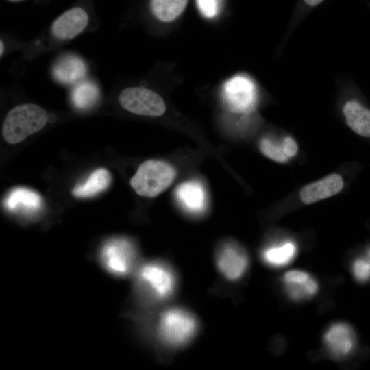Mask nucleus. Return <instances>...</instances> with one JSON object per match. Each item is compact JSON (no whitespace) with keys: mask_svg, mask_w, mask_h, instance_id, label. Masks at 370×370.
<instances>
[{"mask_svg":"<svg viewBox=\"0 0 370 370\" xmlns=\"http://www.w3.org/2000/svg\"><path fill=\"white\" fill-rule=\"evenodd\" d=\"M47 119V112L39 106L27 103L16 106L5 119L3 137L8 143H18L40 130Z\"/></svg>","mask_w":370,"mask_h":370,"instance_id":"1","label":"nucleus"},{"mask_svg":"<svg viewBox=\"0 0 370 370\" xmlns=\"http://www.w3.org/2000/svg\"><path fill=\"white\" fill-rule=\"evenodd\" d=\"M176 175L173 167L158 160H147L140 165L130 180L134 191L141 196L153 197L173 182Z\"/></svg>","mask_w":370,"mask_h":370,"instance_id":"2","label":"nucleus"},{"mask_svg":"<svg viewBox=\"0 0 370 370\" xmlns=\"http://www.w3.org/2000/svg\"><path fill=\"white\" fill-rule=\"evenodd\" d=\"M197 322L194 317L184 310L172 308L165 311L158 322V333L164 343L180 346L187 343L195 334Z\"/></svg>","mask_w":370,"mask_h":370,"instance_id":"3","label":"nucleus"},{"mask_svg":"<svg viewBox=\"0 0 370 370\" xmlns=\"http://www.w3.org/2000/svg\"><path fill=\"white\" fill-rule=\"evenodd\" d=\"M134 245L125 238H112L103 244L99 252L100 263L109 273L124 277L130 273L136 262Z\"/></svg>","mask_w":370,"mask_h":370,"instance_id":"4","label":"nucleus"},{"mask_svg":"<svg viewBox=\"0 0 370 370\" xmlns=\"http://www.w3.org/2000/svg\"><path fill=\"white\" fill-rule=\"evenodd\" d=\"M222 97L228 110L240 114L249 113L254 110L256 103V88L248 77L236 75L223 84Z\"/></svg>","mask_w":370,"mask_h":370,"instance_id":"5","label":"nucleus"},{"mask_svg":"<svg viewBox=\"0 0 370 370\" xmlns=\"http://www.w3.org/2000/svg\"><path fill=\"white\" fill-rule=\"evenodd\" d=\"M119 101L123 108L138 115L159 116L166 110L165 103L158 94L142 87L123 90Z\"/></svg>","mask_w":370,"mask_h":370,"instance_id":"6","label":"nucleus"},{"mask_svg":"<svg viewBox=\"0 0 370 370\" xmlns=\"http://www.w3.org/2000/svg\"><path fill=\"white\" fill-rule=\"evenodd\" d=\"M138 279L143 287L158 299L170 296L175 285L172 271L167 266L157 262L143 265L138 271Z\"/></svg>","mask_w":370,"mask_h":370,"instance_id":"7","label":"nucleus"},{"mask_svg":"<svg viewBox=\"0 0 370 370\" xmlns=\"http://www.w3.org/2000/svg\"><path fill=\"white\" fill-rule=\"evenodd\" d=\"M323 344L330 356L336 359L342 358L353 351L356 335L349 325L335 323L324 333Z\"/></svg>","mask_w":370,"mask_h":370,"instance_id":"8","label":"nucleus"},{"mask_svg":"<svg viewBox=\"0 0 370 370\" xmlns=\"http://www.w3.org/2000/svg\"><path fill=\"white\" fill-rule=\"evenodd\" d=\"M217 263L219 270L225 278L237 280L245 273L248 258L245 251L239 246L227 243L219 249Z\"/></svg>","mask_w":370,"mask_h":370,"instance_id":"9","label":"nucleus"},{"mask_svg":"<svg viewBox=\"0 0 370 370\" xmlns=\"http://www.w3.org/2000/svg\"><path fill=\"white\" fill-rule=\"evenodd\" d=\"M282 283L287 296L296 301L308 299L318 291L317 280L303 270L288 271L282 277Z\"/></svg>","mask_w":370,"mask_h":370,"instance_id":"10","label":"nucleus"},{"mask_svg":"<svg viewBox=\"0 0 370 370\" xmlns=\"http://www.w3.org/2000/svg\"><path fill=\"white\" fill-rule=\"evenodd\" d=\"M88 23L87 13L81 8H73L60 15L52 25V33L61 40L71 39L81 33Z\"/></svg>","mask_w":370,"mask_h":370,"instance_id":"11","label":"nucleus"},{"mask_svg":"<svg viewBox=\"0 0 370 370\" xmlns=\"http://www.w3.org/2000/svg\"><path fill=\"white\" fill-rule=\"evenodd\" d=\"M4 206L12 213L32 217L40 210L42 199L33 190L16 188L9 193L4 201Z\"/></svg>","mask_w":370,"mask_h":370,"instance_id":"12","label":"nucleus"},{"mask_svg":"<svg viewBox=\"0 0 370 370\" xmlns=\"http://www.w3.org/2000/svg\"><path fill=\"white\" fill-rule=\"evenodd\" d=\"M343 187L342 177L334 173L304 186L300 192V197L304 204H310L337 194Z\"/></svg>","mask_w":370,"mask_h":370,"instance_id":"13","label":"nucleus"},{"mask_svg":"<svg viewBox=\"0 0 370 370\" xmlns=\"http://www.w3.org/2000/svg\"><path fill=\"white\" fill-rule=\"evenodd\" d=\"M175 197L180 205L190 213L200 214L206 208L205 190L197 181H187L180 184L175 190Z\"/></svg>","mask_w":370,"mask_h":370,"instance_id":"14","label":"nucleus"},{"mask_svg":"<svg viewBox=\"0 0 370 370\" xmlns=\"http://www.w3.org/2000/svg\"><path fill=\"white\" fill-rule=\"evenodd\" d=\"M86 72V64L79 57L65 55L58 59L52 67V75L59 82L65 84L78 82Z\"/></svg>","mask_w":370,"mask_h":370,"instance_id":"15","label":"nucleus"},{"mask_svg":"<svg viewBox=\"0 0 370 370\" xmlns=\"http://www.w3.org/2000/svg\"><path fill=\"white\" fill-rule=\"evenodd\" d=\"M343 113L348 126L358 134L370 137V110L357 101H347Z\"/></svg>","mask_w":370,"mask_h":370,"instance_id":"16","label":"nucleus"},{"mask_svg":"<svg viewBox=\"0 0 370 370\" xmlns=\"http://www.w3.org/2000/svg\"><path fill=\"white\" fill-rule=\"evenodd\" d=\"M296 254L297 247L295 243L286 241L266 248L262 254V258L268 266L281 268L290 264Z\"/></svg>","mask_w":370,"mask_h":370,"instance_id":"17","label":"nucleus"},{"mask_svg":"<svg viewBox=\"0 0 370 370\" xmlns=\"http://www.w3.org/2000/svg\"><path fill=\"white\" fill-rule=\"evenodd\" d=\"M111 176L108 170L100 168L95 170L82 184H78L73 190L77 197L94 196L104 190L109 186Z\"/></svg>","mask_w":370,"mask_h":370,"instance_id":"18","label":"nucleus"},{"mask_svg":"<svg viewBox=\"0 0 370 370\" xmlns=\"http://www.w3.org/2000/svg\"><path fill=\"white\" fill-rule=\"evenodd\" d=\"M99 97V89L97 84L90 80L78 82L71 93V99L73 106L80 110L92 106Z\"/></svg>","mask_w":370,"mask_h":370,"instance_id":"19","label":"nucleus"},{"mask_svg":"<svg viewBox=\"0 0 370 370\" xmlns=\"http://www.w3.org/2000/svg\"><path fill=\"white\" fill-rule=\"evenodd\" d=\"M188 0H151L154 16L163 22L177 18L184 10Z\"/></svg>","mask_w":370,"mask_h":370,"instance_id":"20","label":"nucleus"},{"mask_svg":"<svg viewBox=\"0 0 370 370\" xmlns=\"http://www.w3.org/2000/svg\"><path fill=\"white\" fill-rule=\"evenodd\" d=\"M260 148L267 157L278 162H285L288 157L283 152L282 145H278L269 139L263 138L260 141Z\"/></svg>","mask_w":370,"mask_h":370,"instance_id":"21","label":"nucleus"},{"mask_svg":"<svg viewBox=\"0 0 370 370\" xmlns=\"http://www.w3.org/2000/svg\"><path fill=\"white\" fill-rule=\"evenodd\" d=\"M352 268L356 280L365 282L370 280V262L365 257L356 259Z\"/></svg>","mask_w":370,"mask_h":370,"instance_id":"22","label":"nucleus"},{"mask_svg":"<svg viewBox=\"0 0 370 370\" xmlns=\"http://www.w3.org/2000/svg\"><path fill=\"white\" fill-rule=\"evenodd\" d=\"M200 12L206 18H211L218 12L217 0H196Z\"/></svg>","mask_w":370,"mask_h":370,"instance_id":"23","label":"nucleus"},{"mask_svg":"<svg viewBox=\"0 0 370 370\" xmlns=\"http://www.w3.org/2000/svg\"><path fill=\"white\" fill-rule=\"evenodd\" d=\"M281 145L283 152L288 158L294 156L297 151V145L295 141L289 136L284 139Z\"/></svg>","mask_w":370,"mask_h":370,"instance_id":"24","label":"nucleus"},{"mask_svg":"<svg viewBox=\"0 0 370 370\" xmlns=\"http://www.w3.org/2000/svg\"><path fill=\"white\" fill-rule=\"evenodd\" d=\"M323 0H304V1L309 5L314 6L320 3Z\"/></svg>","mask_w":370,"mask_h":370,"instance_id":"25","label":"nucleus"},{"mask_svg":"<svg viewBox=\"0 0 370 370\" xmlns=\"http://www.w3.org/2000/svg\"><path fill=\"white\" fill-rule=\"evenodd\" d=\"M365 258L370 262V249L368 250Z\"/></svg>","mask_w":370,"mask_h":370,"instance_id":"26","label":"nucleus"},{"mask_svg":"<svg viewBox=\"0 0 370 370\" xmlns=\"http://www.w3.org/2000/svg\"><path fill=\"white\" fill-rule=\"evenodd\" d=\"M1 51H0V53L1 55H2V53H3V45L2 43V42L1 41Z\"/></svg>","mask_w":370,"mask_h":370,"instance_id":"27","label":"nucleus"}]
</instances>
